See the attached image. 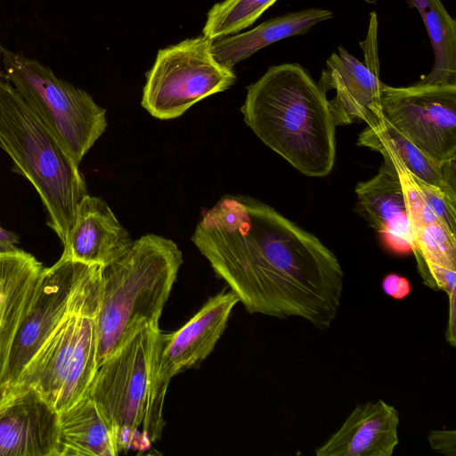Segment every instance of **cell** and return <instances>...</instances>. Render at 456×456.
Instances as JSON below:
<instances>
[{
    "label": "cell",
    "mask_w": 456,
    "mask_h": 456,
    "mask_svg": "<svg viewBox=\"0 0 456 456\" xmlns=\"http://www.w3.org/2000/svg\"><path fill=\"white\" fill-rule=\"evenodd\" d=\"M191 240L248 313L331 326L343 291L341 265L315 235L272 207L224 196L203 213Z\"/></svg>",
    "instance_id": "cell-1"
},
{
    "label": "cell",
    "mask_w": 456,
    "mask_h": 456,
    "mask_svg": "<svg viewBox=\"0 0 456 456\" xmlns=\"http://www.w3.org/2000/svg\"><path fill=\"white\" fill-rule=\"evenodd\" d=\"M240 110L256 135L300 173H330L336 124L326 93L300 64L270 67L248 86Z\"/></svg>",
    "instance_id": "cell-2"
},
{
    "label": "cell",
    "mask_w": 456,
    "mask_h": 456,
    "mask_svg": "<svg viewBox=\"0 0 456 456\" xmlns=\"http://www.w3.org/2000/svg\"><path fill=\"white\" fill-rule=\"evenodd\" d=\"M162 334L146 326L108 355L86 390L120 451L147 450L161 437L168 384L159 373Z\"/></svg>",
    "instance_id": "cell-3"
},
{
    "label": "cell",
    "mask_w": 456,
    "mask_h": 456,
    "mask_svg": "<svg viewBox=\"0 0 456 456\" xmlns=\"http://www.w3.org/2000/svg\"><path fill=\"white\" fill-rule=\"evenodd\" d=\"M182 264V252L173 240L147 234L102 268L97 367L138 330L159 326Z\"/></svg>",
    "instance_id": "cell-4"
},
{
    "label": "cell",
    "mask_w": 456,
    "mask_h": 456,
    "mask_svg": "<svg viewBox=\"0 0 456 456\" xmlns=\"http://www.w3.org/2000/svg\"><path fill=\"white\" fill-rule=\"evenodd\" d=\"M0 146L14 170L37 191L47 210L48 225L62 245L72 228L86 182L56 137L0 72Z\"/></svg>",
    "instance_id": "cell-5"
},
{
    "label": "cell",
    "mask_w": 456,
    "mask_h": 456,
    "mask_svg": "<svg viewBox=\"0 0 456 456\" xmlns=\"http://www.w3.org/2000/svg\"><path fill=\"white\" fill-rule=\"evenodd\" d=\"M5 76L56 137L75 164L103 134L106 110L47 66L0 42Z\"/></svg>",
    "instance_id": "cell-6"
},
{
    "label": "cell",
    "mask_w": 456,
    "mask_h": 456,
    "mask_svg": "<svg viewBox=\"0 0 456 456\" xmlns=\"http://www.w3.org/2000/svg\"><path fill=\"white\" fill-rule=\"evenodd\" d=\"M102 268L62 256L51 267H44L13 342L1 383L0 402L9 395L42 344L66 318L81 312L98 314Z\"/></svg>",
    "instance_id": "cell-7"
},
{
    "label": "cell",
    "mask_w": 456,
    "mask_h": 456,
    "mask_svg": "<svg viewBox=\"0 0 456 456\" xmlns=\"http://www.w3.org/2000/svg\"><path fill=\"white\" fill-rule=\"evenodd\" d=\"M97 314L81 312L66 318L32 356L4 400L31 388L58 413L80 400L97 370Z\"/></svg>",
    "instance_id": "cell-8"
},
{
    "label": "cell",
    "mask_w": 456,
    "mask_h": 456,
    "mask_svg": "<svg viewBox=\"0 0 456 456\" xmlns=\"http://www.w3.org/2000/svg\"><path fill=\"white\" fill-rule=\"evenodd\" d=\"M213 40L205 36L160 49L146 74L142 105L154 118L171 119L190 107L232 86V69L214 57Z\"/></svg>",
    "instance_id": "cell-9"
},
{
    "label": "cell",
    "mask_w": 456,
    "mask_h": 456,
    "mask_svg": "<svg viewBox=\"0 0 456 456\" xmlns=\"http://www.w3.org/2000/svg\"><path fill=\"white\" fill-rule=\"evenodd\" d=\"M383 118L439 164L456 161V85L382 84Z\"/></svg>",
    "instance_id": "cell-10"
},
{
    "label": "cell",
    "mask_w": 456,
    "mask_h": 456,
    "mask_svg": "<svg viewBox=\"0 0 456 456\" xmlns=\"http://www.w3.org/2000/svg\"><path fill=\"white\" fill-rule=\"evenodd\" d=\"M367 38L363 45L364 62L344 47L331 53L326 61L318 85L326 93L334 90L329 106L336 126L365 122L372 126L382 120L379 68L377 47V16H370Z\"/></svg>",
    "instance_id": "cell-11"
},
{
    "label": "cell",
    "mask_w": 456,
    "mask_h": 456,
    "mask_svg": "<svg viewBox=\"0 0 456 456\" xmlns=\"http://www.w3.org/2000/svg\"><path fill=\"white\" fill-rule=\"evenodd\" d=\"M393 165L403 191L413 251L423 282L447 295L455 291L456 235L437 218L424 200L412 174L391 154H382Z\"/></svg>",
    "instance_id": "cell-12"
},
{
    "label": "cell",
    "mask_w": 456,
    "mask_h": 456,
    "mask_svg": "<svg viewBox=\"0 0 456 456\" xmlns=\"http://www.w3.org/2000/svg\"><path fill=\"white\" fill-rule=\"evenodd\" d=\"M59 413L36 390L0 402V456H58Z\"/></svg>",
    "instance_id": "cell-13"
},
{
    "label": "cell",
    "mask_w": 456,
    "mask_h": 456,
    "mask_svg": "<svg viewBox=\"0 0 456 456\" xmlns=\"http://www.w3.org/2000/svg\"><path fill=\"white\" fill-rule=\"evenodd\" d=\"M238 302L232 290L222 291L178 330L162 334L159 373L165 381L169 383L174 376L197 367L211 354Z\"/></svg>",
    "instance_id": "cell-14"
},
{
    "label": "cell",
    "mask_w": 456,
    "mask_h": 456,
    "mask_svg": "<svg viewBox=\"0 0 456 456\" xmlns=\"http://www.w3.org/2000/svg\"><path fill=\"white\" fill-rule=\"evenodd\" d=\"M133 241L107 203L86 194L77 206L61 256L103 267L124 255Z\"/></svg>",
    "instance_id": "cell-15"
},
{
    "label": "cell",
    "mask_w": 456,
    "mask_h": 456,
    "mask_svg": "<svg viewBox=\"0 0 456 456\" xmlns=\"http://www.w3.org/2000/svg\"><path fill=\"white\" fill-rule=\"evenodd\" d=\"M397 410L379 399L357 405L315 450L317 456H392L397 444Z\"/></svg>",
    "instance_id": "cell-16"
},
{
    "label": "cell",
    "mask_w": 456,
    "mask_h": 456,
    "mask_svg": "<svg viewBox=\"0 0 456 456\" xmlns=\"http://www.w3.org/2000/svg\"><path fill=\"white\" fill-rule=\"evenodd\" d=\"M356 211L398 254L413 251L405 198L396 170L384 159L379 172L355 187Z\"/></svg>",
    "instance_id": "cell-17"
},
{
    "label": "cell",
    "mask_w": 456,
    "mask_h": 456,
    "mask_svg": "<svg viewBox=\"0 0 456 456\" xmlns=\"http://www.w3.org/2000/svg\"><path fill=\"white\" fill-rule=\"evenodd\" d=\"M44 266L22 249L0 253V388L14 339Z\"/></svg>",
    "instance_id": "cell-18"
},
{
    "label": "cell",
    "mask_w": 456,
    "mask_h": 456,
    "mask_svg": "<svg viewBox=\"0 0 456 456\" xmlns=\"http://www.w3.org/2000/svg\"><path fill=\"white\" fill-rule=\"evenodd\" d=\"M332 16L331 11L322 8L287 12L244 33L213 40L211 51L219 63L232 69L235 64L257 51L284 38L304 35L316 24Z\"/></svg>",
    "instance_id": "cell-19"
},
{
    "label": "cell",
    "mask_w": 456,
    "mask_h": 456,
    "mask_svg": "<svg viewBox=\"0 0 456 456\" xmlns=\"http://www.w3.org/2000/svg\"><path fill=\"white\" fill-rule=\"evenodd\" d=\"M120 452L117 436L87 395L59 413L58 456H116Z\"/></svg>",
    "instance_id": "cell-20"
},
{
    "label": "cell",
    "mask_w": 456,
    "mask_h": 456,
    "mask_svg": "<svg viewBox=\"0 0 456 456\" xmlns=\"http://www.w3.org/2000/svg\"><path fill=\"white\" fill-rule=\"evenodd\" d=\"M357 144L382 154L396 157L419 180L439 187L456 197V161L439 164L423 153L384 118L372 126H367L359 134Z\"/></svg>",
    "instance_id": "cell-21"
},
{
    "label": "cell",
    "mask_w": 456,
    "mask_h": 456,
    "mask_svg": "<svg viewBox=\"0 0 456 456\" xmlns=\"http://www.w3.org/2000/svg\"><path fill=\"white\" fill-rule=\"evenodd\" d=\"M421 18L432 45L434 64L418 83L456 85V21L440 0H428Z\"/></svg>",
    "instance_id": "cell-22"
},
{
    "label": "cell",
    "mask_w": 456,
    "mask_h": 456,
    "mask_svg": "<svg viewBox=\"0 0 456 456\" xmlns=\"http://www.w3.org/2000/svg\"><path fill=\"white\" fill-rule=\"evenodd\" d=\"M277 0H224L208 12L203 36L211 40L231 36L251 26Z\"/></svg>",
    "instance_id": "cell-23"
},
{
    "label": "cell",
    "mask_w": 456,
    "mask_h": 456,
    "mask_svg": "<svg viewBox=\"0 0 456 456\" xmlns=\"http://www.w3.org/2000/svg\"><path fill=\"white\" fill-rule=\"evenodd\" d=\"M414 178L428 207L443 224L456 235V197L447 194L439 187Z\"/></svg>",
    "instance_id": "cell-24"
},
{
    "label": "cell",
    "mask_w": 456,
    "mask_h": 456,
    "mask_svg": "<svg viewBox=\"0 0 456 456\" xmlns=\"http://www.w3.org/2000/svg\"><path fill=\"white\" fill-rule=\"evenodd\" d=\"M428 438L434 451L446 456L456 455V432L454 429L433 430Z\"/></svg>",
    "instance_id": "cell-25"
},
{
    "label": "cell",
    "mask_w": 456,
    "mask_h": 456,
    "mask_svg": "<svg viewBox=\"0 0 456 456\" xmlns=\"http://www.w3.org/2000/svg\"><path fill=\"white\" fill-rule=\"evenodd\" d=\"M381 287L385 294L401 300L409 296L411 286L409 280L397 273H389L382 280Z\"/></svg>",
    "instance_id": "cell-26"
},
{
    "label": "cell",
    "mask_w": 456,
    "mask_h": 456,
    "mask_svg": "<svg viewBox=\"0 0 456 456\" xmlns=\"http://www.w3.org/2000/svg\"><path fill=\"white\" fill-rule=\"evenodd\" d=\"M449 297V319L445 332L447 342L455 346V320H456V292L448 295Z\"/></svg>",
    "instance_id": "cell-27"
},
{
    "label": "cell",
    "mask_w": 456,
    "mask_h": 456,
    "mask_svg": "<svg viewBox=\"0 0 456 456\" xmlns=\"http://www.w3.org/2000/svg\"><path fill=\"white\" fill-rule=\"evenodd\" d=\"M19 242V237L0 226V253L12 252L18 248L16 247Z\"/></svg>",
    "instance_id": "cell-28"
},
{
    "label": "cell",
    "mask_w": 456,
    "mask_h": 456,
    "mask_svg": "<svg viewBox=\"0 0 456 456\" xmlns=\"http://www.w3.org/2000/svg\"><path fill=\"white\" fill-rule=\"evenodd\" d=\"M408 2L419 11L420 16L424 13L428 5V0H408Z\"/></svg>",
    "instance_id": "cell-29"
}]
</instances>
